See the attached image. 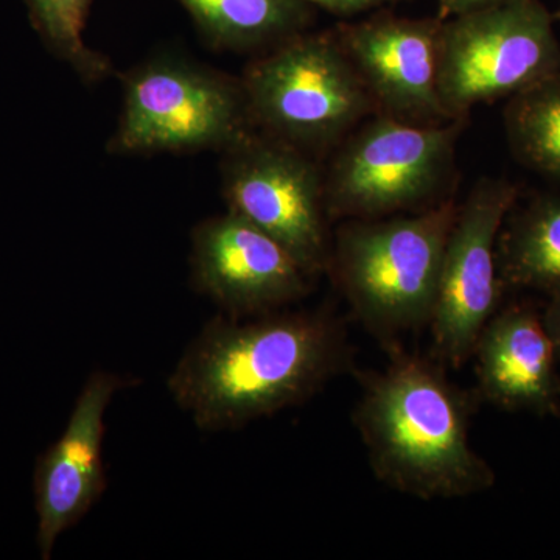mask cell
<instances>
[{
    "label": "cell",
    "mask_w": 560,
    "mask_h": 560,
    "mask_svg": "<svg viewBox=\"0 0 560 560\" xmlns=\"http://www.w3.org/2000/svg\"><path fill=\"white\" fill-rule=\"evenodd\" d=\"M501 2H506V0H438L442 20L470 13V11L486 9V7L495 5V3Z\"/></svg>",
    "instance_id": "ffe728a7"
},
{
    "label": "cell",
    "mask_w": 560,
    "mask_h": 560,
    "mask_svg": "<svg viewBox=\"0 0 560 560\" xmlns=\"http://www.w3.org/2000/svg\"><path fill=\"white\" fill-rule=\"evenodd\" d=\"M194 280L231 318L278 312L311 290L300 261L253 223L228 212L194 232Z\"/></svg>",
    "instance_id": "8fae6325"
},
{
    "label": "cell",
    "mask_w": 560,
    "mask_h": 560,
    "mask_svg": "<svg viewBox=\"0 0 560 560\" xmlns=\"http://www.w3.org/2000/svg\"><path fill=\"white\" fill-rule=\"evenodd\" d=\"M503 127L522 167L560 184V72L508 98Z\"/></svg>",
    "instance_id": "2e32d148"
},
{
    "label": "cell",
    "mask_w": 560,
    "mask_h": 560,
    "mask_svg": "<svg viewBox=\"0 0 560 560\" xmlns=\"http://www.w3.org/2000/svg\"><path fill=\"white\" fill-rule=\"evenodd\" d=\"M248 116L243 88L186 62H151L128 80L114 149H230L248 135Z\"/></svg>",
    "instance_id": "ba28073f"
},
{
    "label": "cell",
    "mask_w": 560,
    "mask_h": 560,
    "mask_svg": "<svg viewBox=\"0 0 560 560\" xmlns=\"http://www.w3.org/2000/svg\"><path fill=\"white\" fill-rule=\"evenodd\" d=\"M499 272L503 289L560 287V195H547L510 213L499 238Z\"/></svg>",
    "instance_id": "5bb4252c"
},
{
    "label": "cell",
    "mask_w": 560,
    "mask_h": 560,
    "mask_svg": "<svg viewBox=\"0 0 560 560\" xmlns=\"http://www.w3.org/2000/svg\"><path fill=\"white\" fill-rule=\"evenodd\" d=\"M556 18L560 21V0H558V11H556Z\"/></svg>",
    "instance_id": "44dd1931"
},
{
    "label": "cell",
    "mask_w": 560,
    "mask_h": 560,
    "mask_svg": "<svg viewBox=\"0 0 560 560\" xmlns=\"http://www.w3.org/2000/svg\"><path fill=\"white\" fill-rule=\"evenodd\" d=\"M350 364L348 334L330 313L219 316L190 342L167 388L198 429L237 430L312 399Z\"/></svg>",
    "instance_id": "6da1fadb"
},
{
    "label": "cell",
    "mask_w": 560,
    "mask_h": 560,
    "mask_svg": "<svg viewBox=\"0 0 560 560\" xmlns=\"http://www.w3.org/2000/svg\"><path fill=\"white\" fill-rule=\"evenodd\" d=\"M442 21L381 14L335 33L375 114L416 125L451 120L440 95Z\"/></svg>",
    "instance_id": "30bf717a"
},
{
    "label": "cell",
    "mask_w": 560,
    "mask_h": 560,
    "mask_svg": "<svg viewBox=\"0 0 560 560\" xmlns=\"http://www.w3.org/2000/svg\"><path fill=\"white\" fill-rule=\"evenodd\" d=\"M385 371L361 374L353 423L375 477L419 500L488 492L497 475L469 440L471 399L440 361L389 350Z\"/></svg>",
    "instance_id": "7a4b0ae2"
},
{
    "label": "cell",
    "mask_w": 560,
    "mask_h": 560,
    "mask_svg": "<svg viewBox=\"0 0 560 560\" xmlns=\"http://www.w3.org/2000/svg\"><path fill=\"white\" fill-rule=\"evenodd\" d=\"M541 319H544L545 329L550 335L560 360V287L550 291V302H548Z\"/></svg>",
    "instance_id": "d6986e66"
},
{
    "label": "cell",
    "mask_w": 560,
    "mask_h": 560,
    "mask_svg": "<svg viewBox=\"0 0 560 560\" xmlns=\"http://www.w3.org/2000/svg\"><path fill=\"white\" fill-rule=\"evenodd\" d=\"M202 31L232 49L279 44L301 33L308 21L301 0H179Z\"/></svg>",
    "instance_id": "9a60e30c"
},
{
    "label": "cell",
    "mask_w": 560,
    "mask_h": 560,
    "mask_svg": "<svg viewBox=\"0 0 560 560\" xmlns=\"http://www.w3.org/2000/svg\"><path fill=\"white\" fill-rule=\"evenodd\" d=\"M301 2L319 7L331 14H338V16H353V14L381 9L396 0H301Z\"/></svg>",
    "instance_id": "ac0fdd59"
},
{
    "label": "cell",
    "mask_w": 560,
    "mask_h": 560,
    "mask_svg": "<svg viewBox=\"0 0 560 560\" xmlns=\"http://www.w3.org/2000/svg\"><path fill=\"white\" fill-rule=\"evenodd\" d=\"M471 359L482 399L504 411L560 415L558 352L544 319L526 305L497 312Z\"/></svg>",
    "instance_id": "4fadbf2b"
},
{
    "label": "cell",
    "mask_w": 560,
    "mask_h": 560,
    "mask_svg": "<svg viewBox=\"0 0 560 560\" xmlns=\"http://www.w3.org/2000/svg\"><path fill=\"white\" fill-rule=\"evenodd\" d=\"M92 0H27L33 24L62 58L81 73L98 77L106 70L97 54L88 49L83 32Z\"/></svg>",
    "instance_id": "e0dca14e"
},
{
    "label": "cell",
    "mask_w": 560,
    "mask_h": 560,
    "mask_svg": "<svg viewBox=\"0 0 560 560\" xmlns=\"http://www.w3.org/2000/svg\"><path fill=\"white\" fill-rule=\"evenodd\" d=\"M456 212L442 200L411 215L348 220L331 243L327 271L388 352L401 334L430 324Z\"/></svg>",
    "instance_id": "3957f363"
},
{
    "label": "cell",
    "mask_w": 560,
    "mask_h": 560,
    "mask_svg": "<svg viewBox=\"0 0 560 560\" xmlns=\"http://www.w3.org/2000/svg\"><path fill=\"white\" fill-rule=\"evenodd\" d=\"M558 72L555 16L540 0H506L442 21L440 95L451 120Z\"/></svg>",
    "instance_id": "8992f818"
},
{
    "label": "cell",
    "mask_w": 560,
    "mask_h": 560,
    "mask_svg": "<svg viewBox=\"0 0 560 560\" xmlns=\"http://www.w3.org/2000/svg\"><path fill=\"white\" fill-rule=\"evenodd\" d=\"M224 197L230 212L279 242L315 278L329 270L324 176L300 149L243 136L230 147Z\"/></svg>",
    "instance_id": "9c48e42d"
},
{
    "label": "cell",
    "mask_w": 560,
    "mask_h": 560,
    "mask_svg": "<svg viewBox=\"0 0 560 560\" xmlns=\"http://www.w3.org/2000/svg\"><path fill=\"white\" fill-rule=\"evenodd\" d=\"M464 119L416 125L378 116L346 136L324 178L327 217L372 220L436 205Z\"/></svg>",
    "instance_id": "277c9868"
},
{
    "label": "cell",
    "mask_w": 560,
    "mask_h": 560,
    "mask_svg": "<svg viewBox=\"0 0 560 560\" xmlns=\"http://www.w3.org/2000/svg\"><path fill=\"white\" fill-rule=\"evenodd\" d=\"M249 116L296 149H327L355 130L374 106L337 35L282 40L246 73Z\"/></svg>",
    "instance_id": "5b68a950"
},
{
    "label": "cell",
    "mask_w": 560,
    "mask_h": 560,
    "mask_svg": "<svg viewBox=\"0 0 560 560\" xmlns=\"http://www.w3.org/2000/svg\"><path fill=\"white\" fill-rule=\"evenodd\" d=\"M127 381L95 371L84 383L60 440L40 456L35 470L40 558L49 560L62 533L77 525L106 489L103 464L105 415Z\"/></svg>",
    "instance_id": "7c38bea8"
},
{
    "label": "cell",
    "mask_w": 560,
    "mask_h": 560,
    "mask_svg": "<svg viewBox=\"0 0 560 560\" xmlns=\"http://www.w3.org/2000/svg\"><path fill=\"white\" fill-rule=\"evenodd\" d=\"M511 180L485 178L458 206L442 256L430 330L434 359L459 370L471 359L486 324L499 312V238L517 202Z\"/></svg>",
    "instance_id": "52a82bcc"
}]
</instances>
